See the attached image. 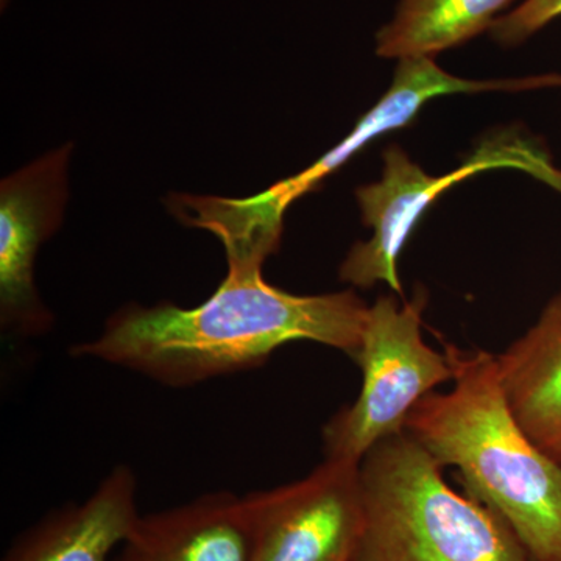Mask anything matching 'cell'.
I'll use <instances>...</instances> for the list:
<instances>
[{"label":"cell","instance_id":"1","mask_svg":"<svg viewBox=\"0 0 561 561\" xmlns=\"http://www.w3.org/2000/svg\"><path fill=\"white\" fill-rule=\"evenodd\" d=\"M367 313L368 306L353 290L294 295L268 284L261 267H228L202 305L125 306L98 337L69 353L186 389L253 370L291 342L320 343L353 357Z\"/></svg>","mask_w":561,"mask_h":561},{"label":"cell","instance_id":"2","mask_svg":"<svg viewBox=\"0 0 561 561\" xmlns=\"http://www.w3.org/2000/svg\"><path fill=\"white\" fill-rule=\"evenodd\" d=\"M453 387L415 405L404 432L442 467H454L471 497L504 519L534 561H561V465L516 420L497 357L446 345Z\"/></svg>","mask_w":561,"mask_h":561},{"label":"cell","instance_id":"3","mask_svg":"<svg viewBox=\"0 0 561 561\" xmlns=\"http://www.w3.org/2000/svg\"><path fill=\"white\" fill-rule=\"evenodd\" d=\"M442 468L408 432L365 454L350 561H534L504 519L453 490Z\"/></svg>","mask_w":561,"mask_h":561},{"label":"cell","instance_id":"4","mask_svg":"<svg viewBox=\"0 0 561 561\" xmlns=\"http://www.w3.org/2000/svg\"><path fill=\"white\" fill-rule=\"evenodd\" d=\"M556 84H561L560 76L482 81L460 79L438 68L434 57L402 58L398 60L393 81L381 101L362 116L341 144L313 162L311 168L254 197L176 195L169 205L184 225L202 228L219 239L227 253L228 265L262 267L279 249L284 214L291 203L316 190L317 184L342 168L371 140L411 124L424 103L459 92L527 91Z\"/></svg>","mask_w":561,"mask_h":561},{"label":"cell","instance_id":"5","mask_svg":"<svg viewBox=\"0 0 561 561\" xmlns=\"http://www.w3.org/2000/svg\"><path fill=\"white\" fill-rule=\"evenodd\" d=\"M426 302V291L416 289L411 301L379 297L368 308L353 356L362 370L360 393L324 426L327 457L360 461L383 438L404 432L426 394L453 382L448 354L432 348L421 334Z\"/></svg>","mask_w":561,"mask_h":561},{"label":"cell","instance_id":"6","mask_svg":"<svg viewBox=\"0 0 561 561\" xmlns=\"http://www.w3.org/2000/svg\"><path fill=\"white\" fill-rule=\"evenodd\" d=\"M382 158V179L356 191L371 239L357 242L350 250L342 262L341 279L360 289L383 283L401 298L400 253L423 214L454 184L493 169H518L561 194V171L548 153L531 140L511 133L483 140L459 169L443 176L424 172L400 146L389 147Z\"/></svg>","mask_w":561,"mask_h":561},{"label":"cell","instance_id":"7","mask_svg":"<svg viewBox=\"0 0 561 561\" xmlns=\"http://www.w3.org/2000/svg\"><path fill=\"white\" fill-rule=\"evenodd\" d=\"M359 465L327 457L300 481L242 496L250 561H350L362 524Z\"/></svg>","mask_w":561,"mask_h":561},{"label":"cell","instance_id":"8","mask_svg":"<svg viewBox=\"0 0 561 561\" xmlns=\"http://www.w3.org/2000/svg\"><path fill=\"white\" fill-rule=\"evenodd\" d=\"M69 153V147L51 151L0 187V323L18 337H39L54 327L36 290L35 261L61 221Z\"/></svg>","mask_w":561,"mask_h":561},{"label":"cell","instance_id":"9","mask_svg":"<svg viewBox=\"0 0 561 561\" xmlns=\"http://www.w3.org/2000/svg\"><path fill=\"white\" fill-rule=\"evenodd\" d=\"M139 516L135 471L116 465L87 500L68 502L22 531L2 561H111Z\"/></svg>","mask_w":561,"mask_h":561},{"label":"cell","instance_id":"10","mask_svg":"<svg viewBox=\"0 0 561 561\" xmlns=\"http://www.w3.org/2000/svg\"><path fill=\"white\" fill-rule=\"evenodd\" d=\"M111 561H250L242 496L213 491L140 515Z\"/></svg>","mask_w":561,"mask_h":561},{"label":"cell","instance_id":"11","mask_svg":"<svg viewBox=\"0 0 561 561\" xmlns=\"http://www.w3.org/2000/svg\"><path fill=\"white\" fill-rule=\"evenodd\" d=\"M496 357L516 420L561 465V290L537 323Z\"/></svg>","mask_w":561,"mask_h":561},{"label":"cell","instance_id":"12","mask_svg":"<svg viewBox=\"0 0 561 561\" xmlns=\"http://www.w3.org/2000/svg\"><path fill=\"white\" fill-rule=\"evenodd\" d=\"M515 0H400L393 20L376 36L382 58L435 57L490 31Z\"/></svg>","mask_w":561,"mask_h":561},{"label":"cell","instance_id":"13","mask_svg":"<svg viewBox=\"0 0 561 561\" xmlns=\"http://www.w3.org/2000/svg\"><path fill=\"white\" fill-rule=\"evenodd\" d=\"M560 16L561 0H524L518 9L494 21L491 36L502 46H518Z\"/></svg>","mask_w":561,"mask_h":561}]
</instances>
